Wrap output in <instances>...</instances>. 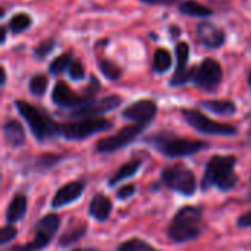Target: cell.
I'll use <instances>...</instances> for the list:
<instances>
[{"instance_id": "b9f144b4", "label": "cell", "mask_w": 251, "mask_h": 251, "mask_svg": "<svg viewBox=\"0 0 251 251\" xmlns=\"http://www.w3.org/2000/svg\"><path fill=\"white\" fill-rule=\"evenodd\" d=\"M249 85H250V88H251V71H250V74H249Z\"/></svg>"}, {"instance_id": "74e56055", "label": "cell", "mask_w": 251, "mask_h": 251, "mask_svg": "<svg viewBox=\"0 0 251 251\" xmlns=\"http://www.w3.org/2000/svg\"><path fill=\"white\" fill-rule=\"evenodd\" d=\"M171 31H172L171 37H172L174 40L178 38V37L181 35V28H179V26H175V25H174V26H171Z\"/></svg>"}, {"instance_id": "3957f363", "label": "cell", "mask_w": 251, "mask_h": 251, "mask_svg": "<svg viewBox=\"0 0 251 251\" xmlns=\"http://www.w3.org/2000/svg\"><path fill=\"white\" fill-rule=\"evenodd\" d=\"M201 226L203 206H184L175 213L168 228V237L172 243L176 244L194 241L200 237Z\"/></svg>"}, {"instance_id": "60d3db41", "label": "cell", "mask_w": 251, "mask_h": 251, "mask_svg": "<svg viewBox=\"0 0 251 251\" xmlns=\"http://www.w3.org/2000/svg\"><path fill=\"white\" fill-rule=\"evenodd\" d=\"M72 251H96V249H93V247H84V249H76V250Z\"/></svg>"}, {"instance_id": "4dcf8cb0", "label": "cell", "mask_w": 251, "mask_h": 251, "mask_svg": "<svg viewBox=\"0 0 251 251\" xmlns=\"http://www.w3.org/2000/svg\"><path fill=\"white\" fill-rule=\"evenodd\" d=\"M175 56H176V69H187L190 60V44L185 41H178L175 46Z\"/></svg>"}, {"instance_id": "5b68a950", "label": "cell", "mask_w": 251, "mask_h": 251, "mask_svg": "<svg viewBox=\"0 0 251 251\" xmlns=\"http://www.w3.org/2000/svg\"><path fill=\"white\" fill-rule=\"evenodd\" d=\"M101 85H100V81L97 79V76H90V82L88 85L85 87L84 93L82 94H78L75 93L65 81H57L53 87V91H51V101L62 107V109H68V110H74V109H78L90 101H93L97 96V93L100 91Z\"/></svg>"}, {"instance_id": "d6986e66", "label": "cell", "mask_w": 251, "mask_h": 251, "mask_svg": "<svg viewBox=\"0 0 251 251\" xmlns=\"http://www.w3.org/2000/svg\"><path fill=\"white\" fill-rule=\"evenodd\" d=\"M87 234V225L82 222V224H69L68 229H65V232L59 237L57 240V246L60 249H68L74 244H76L84 235Z\"/></svg>"}, {"instance_id": "52a82bcc", "label": "cell", "mask_w": 251, "mask_h": 251, "mask_svg": "<svg viewBox=\"0 0 251 251\" xmlns=\"http://www.w3.org/2000/svg\"><path fill=\"white\" fill-rule=\"evenodd\" d=\"M160 182L169 190L191 197L197 191V178L194 172L182 163L166 166L160 172Z\"/></svg>"}, {"instance_id": "7a4b0ae2", "label": "cell", "mask_w": 251, "mask_h": 251, "mask_svg": "<svg viewBox=\"0 0 251 251\" xmlns=\"http://www.w3.org/2000/svg\"><path fill=\"white\" fill-rule=\"evenodd\" d=\"M237 157L231 154H215L206 165V172L201 181V188H218L222 193L231 191L238 184V175L235 174Z\"/></svg>"}, {"instance_id": "30bf717a", "label": "cell", "mask_w": 251, "mask_h": 251, "mask_svg": "<svg viewBox=\"0 0 251 251\" xmlns=\"http://www.w3.org/2000/svg\"><path fill=\"white\" fill-rule=\"evenodd\" d=\"M222 79H224L222 65L213 57L203 59V62L199 66H196V69H194L193 82L196 87H199L204 91L218 90Z\"/></svg>"}, {"instance_id": "4316f807", "label": "cell", "mask_w": 251, "mask_h": 251, "mask_svg": "<svg viewBox=\"0 0 251 251\" xmlns=\"http://www.w3.org/2000/svg\"><path fill=\"white\" fill-rule=\"evenodd\" d=\"M59 162H62V156L54 154V153H44V154H40V156L34 160V169L38 171V172L50 171V169L54 168Z\"/></svg>"}, {"instance_id": "ac0fdd59", "label": "cell", "mask_w": 251, "mask_h": 251, "mask_svg": "<svg viewBox=\"0 0 251 251\" xmlns=\"http://www.w3.org/2000/svg\"><path fill=\"white\" fill-rule=\"evenodd\" d=\"M26 210H28L26 196L22 193L15 194L7 206V210H6L7 224H15V222H19L21 219H24V216L26 215Z\"/></svg>"}, {"instance_id": "9c48e42d", "label": "cell", "mask_w": 251, "mask_h": 251, "mask_svg": "<svg viewBox=\"0 0 251 251\" xmlns=\"http://www.w3.org/2000/svg\"><path fill=\"white\" fill-rule=\"evenodd\" d=\"M181 115L184 116L185 122L193 126L197 132L206 135H221V137H232L238 134V128L231 124H224L210 119L203 112L197 109H182Z\"/></svg>"}, {"instance_id": "83f0119b", "label": "cell", "mask_w": 251, "mask_h": 251, "mask_svg": "<svg viewBox=\"0 0 251 251\" xmlns=\"http://www.w3.org/2000/svg\"><path fill=\"white\" fill-rule=\"evenodd\" d=\"M116 251H162L141 238H129L118 246Z\"/></svg>"}, {"instance_id": "484cf974", "label": "cell", "mask_w": 251, "mask_h": 251, "mask_svg": "<svg viewBox=\"0 0 251 251\" xmlns=\"http://www.w3.org/2000/svg\"><path fill=\"white\" fill-rule=\"evenodd\" d=\"M75 59H74V56H72V53H62V54H59L57 57H54L51 62H50V65H49V72L51 74V75H54V76H57V75H60V74H63V72H68V69H69V66L72 65V62H74Z\"/></svg>"}, {"instance_id": "836d02e7", "label": "cell", "mask_w": 251, "mask_h": 251, "mask_svg": "<svg viewBox=\"0 0 251 251\" xmlns=\"http://www.w3.org/2000/svg\"><path fill=\"white\" fill-rule=\"evenodd\" d=\"M18 235V229L13 226V224H7L6 226L1 228L0 231V246H6L9 244L12 240H15Z\"/></svg>"}, {"instance_id": "ba28073f", "label": "cell", "mask_w": 251, "mask_h": 251, "mask_svg": "<svg viewBox=\"0 0 251 251\" xmlns=\"http://www.w3.org/2000/svg\"><path fill=\"white\" fill-rule=\"evenodd\" d=\"M60 224H62V218L59 215L56 213L44 215L34 225V231H35L34 240L26 244L13 246L9 249V251H41L51 243L53 237L60 228Z\"/></svg>"}, {"instance_id": "8d00e7d4", "label": "cell", "mask_w": 251, "mask_h": 251, "mask_svg": "<svg viewBox=\"0 0 251 251\" xmlns=\"http://www.w3.org/2000/svg\"><path fill=\"white\" fill-rule=\"evenodd\" d=\"M143 3H147V4H165V6H172V4H176L179 0H140Z\"/></svg>"}, {"instance_id": "4fadbf2b", "label": "cell", "mask_w": 251, "mask_h": 251, "mask_svg": "<svg viewBox=\"0 0 251 251\" xmlns=\"http://www.w3.org/2000/svg\"><path fill=\"white\" fill-rule=\"evenodd\" d=\"M156 115H157V103L150 99L137 100L122 110L124 119L146 126L150 125V122L156 118Z\"/></svg>"}, {"instance_id": "277c9868", "label": "cell", "mask_w": 251, "mask_h": 251, "mask_svg": "<svg viewBox=\"0 0 251 251\" xmlns=\"http://www.w3.org/2000/svg\"><path fill=\"white\" fill-rule=\"evenodd\" d=\"M15 107L19 112V115L26 122L28 128L31 129V134L34 138L40 143H44L49 138H53L59 135V124H56L46 112L35 107L34 104L25 101V100H16Z\"/></svg>"}, {"instance_id": "9a60e30c", "label": "cell", "mask_w": 251, "mask_h": 251, "mask_svg": "<svg viewBox=\"0 0 251 251\" xmlns=\"http://www.w3.org/2000/svg\"><path fill=\"white\" fill-rule=\"evenodd\" d=\"M87 184L84 179H76V181H71L68 184H65L63 187H60L56 194L51 199V207L53 209H59V207H65L76 200L81 199V196L84 194Z\"/></svg>"}, {"instance_id": "7c38bea8", "label": "cell", "mask_w": 251, "mask_h": 251, "mask_svg": "<svg viewBox=\"0 0 251 251\" xmlns=\"http://www.w3.org/2000/svg\"><path fill=\"white\" fill-rule=\"evenodd\" d=\"M122 97L121 96H116V94H112V96H107V97H103V99H94L93 101L78 107V109H74V110H69V115L71 118L74 119H88V118H100L101 115H106L115 109H118L121 104H122Z\"/></svg>"}, {"instance_id": "e0dca14e", "label": "cell", "mask_w": 251, "mask_h": 251, "mask_svg": "<svg viewBox=\"0 0 251 251\" xmlns=\"http://www.w3.org/2000/svg\"><path fill=\"white\" fill-rule=\"evenodd\" d=\"M3 135L7 144L12 147H21L25 144V140H26L24 126L16 119H7L3 124Z\"/></svg>"}, {"instance_id": "d6a6232c", "label": "cell", "mask_w": 251, "mask_h": 251, "mask_svg": "<svg viewBox=\"0 0 251 251\" xmlns=\"http://www.w3.org/2000/svg\"><path fill=\"white\" fill-rule=\"evenodd\" d=\"M68 76L75 82L84 81V78H85V66H84V63L81 60L75 59L72 62V65L69 66V69H68Z\"/></svg>"}, {"instance_id": "8fae6325", "label": "cell", "mask_w": 251, "mask_h": 251, "mask_svg": "<svg viewBox=\"0 0 251 251\" xmlns=\"http://www.w3.org/2000/svg\"><path fill=\"white\" fill-rule=\"evenodd\" d=\"M146 128H147L146 125H140V124L126 125V126L121 128L116 134L99 140L97 144H96V151L97 153H113V151H118V150L129 146L131 143H134L143 134V131Z\"/></svg>"}, {"instance_id": "d590c367", "label": "cell", "mask_w": 251, "mask_h": 251, "mask_svg": "<svg viewBox=\"0 0 251 251\" xmlns=\"http://www.w3.org/2000/svg\"><path fill=\"white\" fill-rule=\"evenodd\" d=\"M237 225H238V228H251V210L238 218Z\"/></svg>"}, {"instance_id": "f1b7e54d", "label": "cell", "mask_w": 251, "mask_h": 251, "mask_svg": "<svg viewBox=\"0 0 251 251\" xmlns=\"http://www.w3.org/2000/svg\"><path fill=\"white\" fill-rule=\"evenodd\" d=\"M194 68H187V69H175L174 75L169 79V85L171 87H182L188 82H193V76H194Z\"/></svg>"}, {"instance_id": "f546056e", "label": "cell", "mask_w": 251, "mask_h": 251, "mask_svg": "<svg viewBox=\"0 0 251 251\" xmlns=\"http://www.w3.org/2000/svg\"><path fill=\"white\" fill-rule=\"evenodd\" d=\"M28 87H29L31 94H34V96H37V97H43V96L46 94V91H47L49 79H47V76L43 75V74H35V75L31 76Z\"/></svg>"}, {"instance_id": "44dd1931", "label": "cell", "mask_w": 251, "mask_h": 251, "mask_svg": "<svg viewBox=\"0 0 251 251\" xmlns=\"http://www.w3.org/2000/svg\"><path fill=\"white\" fill-rule=\"evenodd\" d=\"M178 10L182 15L193 16V18H209L213 15L212 7L197 1V0H182L178 4Z\"/></svg>"}, {"instance_id": "8992f818", "label": "cell", "mask_w": 251, "mask_h": 251, "mask_svg": "<svg viewBox=\"0 0 251 251\" xmlns=\"http://www.w3.org/2000/svg\"><path fill=\"white\" fill-rule=\"evenodd\" d=\"M113 128L112 121L104 118L78 119L74 122L59 124V135L69 141H81L93 137L94 134L104 132Z\"/></svg>"}, {"instance_id": "ab89813d", "label": "cell", "mask_w": 251, "mask_h": 251, "mask_svg": "<svg viewBox=\"0 0 251 251\" xmlns=\"http://www.w3.org/2000/svg\"><path fill=\"white\" fill-rule=\"evenodd\" d=\"M6 32H7V31H6V28H4V26H1V29H0V34H1V40H0V44H1V46H3V44L6 43Z\"/></svg>"}, {"instance_id": "7402d4cb", "label": "cell", "mask_w": 251, "mask_h": 251, "mask_svg": "<svg viewBox=\"0 0 251 251\" xmlns=\"http://www.w3.org/2000/svg\"><path fill=\"white\" fill-rule=\"evenodd\" d=\"M141 165H143V160L141 159H132L129 160L128 163L122 165L109 179V187H115L118 185L119 182L125 181V179H129L132 178L134 175H137V172L141 169Z\"/></svg>"}, {"instance_id": "ffe728a7", "label": "cell", "mask_w": 251, "mask_h": 251, "mask_svg": "<svg viewBox=\"0 0 251 251\" xmlns=\"http://www.w3.org/2000/svg\"><path fill=\"white\" fill-rule=\"evenodd\" d=\"M199 106L219 116H232L237 113V104L231 100H201Z\"/></svg>"}, {"instance_id": "2e32d148", "label": "cell", "mask_w": 251, "mask_h": 251, "mask_svg": "<svg viewBox=\"0 0 251 251\" xmlns=\"http://www.w3.org/2000/svg\"><path fill=\"white\" fill-rule=\"evenodd\" d=\"M112 210H113L112 200L104 194H96L90 201V207H88L90 216L97 222H106L110 218Z\"/></svg>"}, {"instance_id": "d4e9b609", "label": "cell", "mask_w": 251, "mask_h": 251, "mask_svg": "<svg viewBox=\"0 0 251 251\" xmlns=\"http://www.w3.org/2000/svg\"><path fill=\"white\" fill-rule=\"evenodd\" d=\"M32 26V16L26 12H18L15 13L9 22H7V28L12 34H21L25 32L26 29H29Z\"/></svg>"}, {"instance_id": "6da1fadb", "label": "cell", "mask_w": 251, "mask_h": 251, "mask_svg": "<svg viewBox=\"0 0 251 251\" xmlns=\"http://www.w3.org/2000/svg\"><path fill=\"white\" fill-rule=\"evenodd\" d=\"M144 143L169 159L194 156L209 147V143L206 141L182 138L171 131H157L150 134L144 137Z\"/></svg>"}, {"instance_id": "7bdbcfd3", "label": "cell", "mask_w": 251, "mask_h": 251, "mask_svg": "<svg viewBox=\"0 0 251 251\" xmlns=\"http://www.w3.org/2000/svg\"><path fill=\"white\" fill-rule=\"evenodd\" d=\"M249 135L251 137V126H250V129H249Z\"/></svg>"}, {"instance_id": "603a6c76", "label": "cell", "mask_w": 251, "mask_h": 251, "mask_svg": "<svg viewBox=\"0 0 251 251\" xmlns=\"http://www.w3.org/2000/svg\"><path fill=\"white\" fill-rule=\"evenodd\" d=\"M153 72L157 75H162L165 72H168L172 68V54L169 53V50L166 49H156L154 54H153V63H151Z\"/></svg>"}, {"instance_id": "cb8c5ba5", "label": "cell", "mask_w": 251, "mask_h": 251, "mask_svg": "<svg viewBox=\"0 0 251 251\" xmlns=\"http://www.w3.org/2000/svg\"><path fill=\"white\" fill-rule=\"evenodd\" d=\"M97 66L101 72V75L109 79V81H118L122 78V74H124V69L121 65H118L116 62L107 59V57H99L97 60Z\"/></svg>"}, {"instance_id": "5bb4252c", "label": "cell", "mask_w": 251, "mask_h": 251, "mask_svg": "<svg viewBox=\"0 0 251 251\" xmlns=\"http://www.w3.org/2000/svg\"><path fill=\"white\" fill-rule=\"evenodd\" d=\"M196 34L199 41L206 49H221L226 43V32L224 28L215 25L213 22L203 21L196 26Z\"/></svg>"}, {"instance_id": "1f68e13d", "label": "cell", "mask_w": 251, "mask_h": 251, "mask_svg": "<svg viewBox=\"0 0 251 251\" xmlns=\"http://www.w3.org/2000/svg\"><path fill=\"white\" fill-rule=\"evenodd\" d=\"M56 47H57V41H56L54 38H47V40L41 41L38 46H35V49H34V51H32L34 59H37V60H44L47 56H50V54L54 51Z\"/></svg>"}, {"instance_id": "f35d334b", "label": "cell", "mask_w": 251, "mask_h": 251, "mask_svg": "<svg viewBox=\"0 0 251 251\" xmlns=\"http://www.w3.org/2000/svg\"><path fill=\"white\" fill-rule=\"evenodd\" d=\"M0 71H1V79H0V84H1V85H4V84H6V79H7V75H6V69H4V66H1V68H0Z\"/></svg>"}, {"instance_id": "e575fe53", "label": "cell", "mask_w": 251, "mask_h": 251, "mask_svg": "<svg viewBox=\"0 0 251 251\" xmlns=\"http://www.w3.org/2000/svg\"><path fill=\"white\" fill-rule=\"evenodd\" d=\"M135 191H137L135 184H126V185H124V187H121V188L118 190L116 197H118L119 200H126V199L132 197V196L135 194Z\"/></svg>"}]
</instances>
